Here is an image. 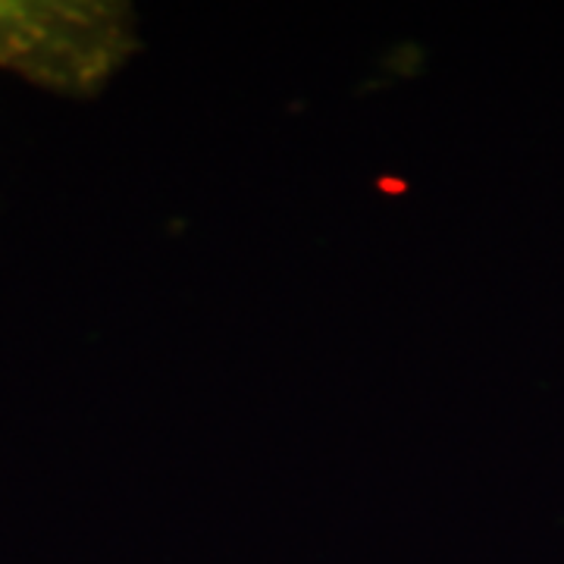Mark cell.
Returning <instances> with one entry per match:
<instances>
[{
    "label": "cell",
    "mask_w": 564,
    "mask_h": 564,
    "mask_svg": "<svg viewBox=\"0 0 564 564\" xmlns=\"http://www.w3.org/2000/svg\"><path fill=\"white\" fill-rule=\"evenodd\" d=\"M129 47V13L113 3L0 0V69L41 88L91 95Z\"/></svg>",
    "instance_id": "cell-1"
}]
</instances>
